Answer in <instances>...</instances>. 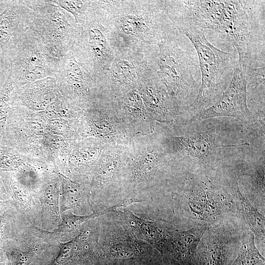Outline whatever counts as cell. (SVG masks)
<instances>
[{
  "instance_id": "cell-6",
  "label": "cell",
  "mask_w": 265,
  "mask_h": 265,
  "mask_svg": "<svg viewBox=\"0 0 265 265\" xmlns=\"http://www.w3.org/2000/svg\"><path fill=\"white\" fill-rule=\"evenodd\" d=\"M60 60L50 53L40 36L30 27L2 60L3 63H10V74L17 88L48 77L55 78Z\"/></svg>"
},
{
  "instance_id": "cell-36",
  "label": "cell",
  "mask_w": 265,
  "mask_h": 265,
  "mask_svg": "<svg viewBox=\"0 0 265 265\" xmlns=\"http://www.w3.org/2000/svg\"></svg>"
},
{
  "instance_id": "cell-33",
  "label": "cell",
  "mask_w": 265,
  "mask_h": 265,
  "mask_svg": "<svg viewBox=\"0 0 265 265\" xmlns=\"http://www.w3.org/2000/svg\"><path fill=\"white\" fill-rule=\"evenodd\" d=\"M3 68L2 55L0 47V74Z\"/></svg>"
},
{
  "instance_id": "cell-26",
  "label": "cell",
  "mask_w": 265,
  "mask_h": 265,
  "mask_svg": "<svg viewBox=\"0 0 265 265\" xmlns=\"http://www.w3.org/2000/svg\"><path fill=\"white\" fill-rule=\"evenodd\" d=\"M63 193L61 209L62 211L77 207L80 203L81 192L79 185L62 176Z\"/></svg>"
},
{
  "instance_id": "cell-28",
  "label": "cell",
  "mask_w": 265,
  "mask_h": 265,
  "mask_svg": "<svg viewBox=\"0 0 265 265\" xmlns=\"http://www.w3.org/2000/svg\"><path fill=\"white\" fill-rule=\"evenodd\" d=\"M127 0H93L95 15L101 21L116 16L124 7Z\"/></svg>"
},
{
  "instance_id": "cell-7",
  "label": "cell",
  "mask_w": 265,
  "mask_h": 265,
  "mask_svg": "<svg viewBox=\"0 0 265 265\" xmlns=\"http://www.w3.org/2000/svg\"><path fill=\"white\" fill-rule=\"evenodd\" d=\"M158 53V50L117 53L98 82L102 97L115 101L135 89L152 72L157 71Z\"/></svg>"
},
{
  "instance_id": "cell-13",
  "label": "cell",
  "mask_w": 265,
  "mask_h": 265,
  "mask_svg": "<svg viewBox=\"0 0 265 265\" xmlns=\"http://www.w3.org/2000/svg\"><path fill=\"white\" fill-rule=\"evenodd\" d=\"M136 88L153 122L171 124L182 113L177 101L162 82L157 71L152 72Z\"/></svg>"
},
{
  "instance_id": "cell-2",
  "label": "cell",
  "mask_w": 265,
  "mask_h": 265,
  "mask_svg": "<svg viewBox=\"0 0 265 265\" xmlns=\"http://www.w3.org/2000/svg\"><path fill=\"white\" fill-rule=\"evenodd\" d=\"M102 22L116 54L157 51L160 42L181 35L162 0H127L116 16Z\"/></svg>"
},
{
  "instance_id": "cell-25",
  "label": "cell",
  "mask_w": 265,
  "mask_h": 265,
  "mask_svg": "<svg viewBox=\"0 0 265 265\" xmlns=\"http://www.w3.org/2000/svg\"><path fill=\"white\" fill-rule=\"evenodd\" d=\"M74 17L75 23L82 28L85 22L95 15L93 0H52Z\"/></svg>"
},
{
  "instance_id": "cell-18",
  "label": "cell",
  "mask_w": 265,
  "mask_h": 265,
  "mask_svg": "<svg viewBox=\"0 0 265 265\" xmlns=\"http://www.w3.org/2000/svg\"><path fill=\"white\" fill-rule=\"evenodd\" d=\"M113 102L119 118L132 137L155 131V122L149 118L136 88Z\"/></svg>"
},
{
  "instance_id": "cell-4",
  "label": "cell",
  "mask_w": 265,
  "mask_h": 265,
  "mask_svg": "<svg viewBox=\"0 0 265 265\" xmlns=\"http://www.w3.org/2000/svg\"><path fill=\"white\" fill-rule=\"evenodd\" d=\"M31 10L29 27L41 37L50 53L59 59L68 54L81 28L74 17L52 0H21Z\"/></svg>"
},
{
  "instance_id": "cell-10",
  "label": "cell",
  "mask_w": 265,
  "mask_h": 265,
  "mask_svg": "<svg viewBox=\"0 0 265 265\" xmlns=\"http://www.w3.org/2000/svg\"><path fill=\"white\" fill-rule=\"evenodd\" d=\"M246 68L245 64L237 62L231 80L219 99L211 106L195 113L189 122L227 116L250 123L252 114L247 103Z\"/></svg>"
},
{
  "instance_id": "cell-19",
  "label": "cell",
  "mask_w": 265,
  "mask_h": 265,
  "mask_svg": "<svg viewBox=\"0 0 265 265\" xmlns=\"http://www.w3.org/2000/svg\"><path fill=\"white\" fill-rule=\"evenodd\" d=\"M128 142L107 144L105 146L95 166V181L100 189L121 185L126 165Z\"/></svg>"
},
{
  "instance_id": "cell-17",
  "label": "cell",
  "mask_w": 265,
  "mask_h": 265,
  "mask_svg": "<svg viewBox=\"0 0 265 265\" xmlns=\"http://www.w3.org/2000/svg\"><path fill=\"white\" fill-rule=\"evenodd\" d=\"M209 226L185 231H169L160 254L166 265H190L201 238Z\"/></svg>"
},
{
  "instance_id": "cell-22",
  "label": "cell",
  "mask_w": 265,
  "mask_h": 265,
  "mask_svg": "<svg viewBox=\"0 0 265 265\" xmlns=\"http://www.w3.org/2000/svg\"><path fill=\"white\" fill-rule=\"evenodd\" d=\"M233 188L237 215L247 230L250 231L257 238L264 241L265 236L264 215L259 212L242 194L238 188L237 180L233 183Z\"/></svg>"
},
{
  "instance_id": "cell-23",
  "label": "cell",
  "mask_w": 265,
  "mask_h": 265,
  "mask_svg": "<svg viewBox=\"0 0 265 265\" xmlns=\"http://www.w3.org/2000/svg\"><path fill=\"white\" fill-rule=\"evenodd\" d=\"M57 87L54 78L39 80L18 88L16 100L28 105L42 106L53 98Z\"/></svg>"
},
{
  "instance_id": "cell-1",
  "label": "cell",
  "mask_w": 265,
  "mask_h": 265,
  "mask_svg": "<svg viewBox=\"0 0 265 265\" xmlns=\"http://www.w3.org/2000/svg\"><path fill=\"white\" fill-rule=\"evenodd\" d=\"M175 26L189 25L225 36L238 54V61L256 65L265 58V1L162 0Z\"/></svg>"
},
{
  "instance_id": "cell-24",
  "label": "cell",
  "mask_w": 265,
  "mask_h": 265,
  "mask_svg": "<svg viewBox=\"0 0 265 265\" xmlns=\"http://www.w3.org/2000/svg\"><path fill=\"white\" fill-rule=\"evenodd\" d=\"M254 238L250 231L244 232L239 251L231 265H265V258L257 248Z\"/></svg>"
},
{
  "instance_id": "cell-11",
  "label": "cell",
  "mask_w": 265,
  "mask_h": 265,
  "mask_svg": "<svg viewBox=\"0 0 265 265\" xmlns=\"http://www.w3.org/2000/svg\"><path fill=\"white\" fill-rule=\"evenodd\" d=\"M55 79L66 98L84 110L103 98L97 82L76 61L71 51L60 59Z\"/></svg>"
},
{
  "instance_id": "cell-30",
  "label": "cell",
  "mask_w": 265,
  "mask_h": 265,
  "mask_svg": "<svg viewBox=\"0 0 265 265\" xmlns=\"http://www.w3.org/2000/svg\"><path fill=\"white\" fill-rule=\"evenodd\" d=\"M124 243V241H116L111 243L108 250L111 257L119 259H129L137 255L139 251L137 250L135 246L130 243Z\"/></svg>"
},
{
  "instance_id": "cell-34",
  "label": "cell",
  "mask_w": 265,
  "mask_h": 265,
  "mask_svg": "<svg viewBox=\"0 0 265 265\" xmlns=\"http://www.w3.org/2000/svg\"><path fill=\"white\" fill-rule=\"evenodd\" d=\"M2 222L0 221V239L1 238V234H2Z\"/></svg>"
},
{
  "instance_id": "cell-29",
  "label": "cell",
  "mask_w": 265,
  "mask_h": 265,
  "mask_svg": "<svg viewBox=\"0 0 265 265\" xmlns=\"http://www.w3.org/2000/svg\"><path fill=\"white\" fill-rule=\"evenodd\" d=\"M251 181V190L262 200L265 199V159H260L254 164L249 174Z\"/></svg>"
},
{
  "instance_id": "cell-32",
  "label": "cell",
  "mask_w": 265,
  "mask_h": 265,
  "mask_svg": "<svg viewBox=\"0 0 265 265\" xmlns=\"http://www.w3.org/2000/svg\"><path fill=\"white\" fill-rule=\"evenodd\" d=\"M45 196L47 204L51 208L52 211L56 212L58 209V204L57 194L54 192L51 191V190L49 189L46 193Z\"/></svg>"
},
{
  "instance_id": "cell-3",
  "label": "cell",
  "mask_w": 265,
  "mask_h": 265,
  "mask_svg": "<svg viewBox=\"0 0 265 265\" xmlns=\"http://www.w3.org/2000/svg\"><path fill=\"white\" fill-rule=\"evenodd\" d=\"M196 49L201 73L197 95L188 110L195 113L213 105L229 85L237 63L235 55L221 51L207 39L204 29L189 25L176 27Z\"/></svg>"
},
{
  "instance_id": "cell-21",
  "label": "cell",
  "mask_w": 265,
  "mask_h": 265,
  "mask_svg": "<svg viewBox=\"0 0 265 265\" xmlns=\"http://www.w3.org/2000/svg\"><path fill=\"white\" fill-rule=\"evenodd\" d=\"M117 213L138 238L147 241L160 253L169 231L157 222L139 218L128 210Z\"/></svg>"
},
{
  "instance_id": "cell-20",
  "label": "cell",
  "mask_w": 265,
  "mask_h": 265,
  "mask_svg": "<svg viewBox=\"0 0 265 265\" xmlns=\"http://www.w3.org/2000/svg\"><path fill=\"white\" fill-rule=\"evenodd\" d=\"M188 210L196 218L212 219L220 215L226 197L212 186L194 184L186 191Z\"/></svg>"
},
{
  "instance_id": "cell-5",
  "label": "cell",
  "mask_w": 265,
  "mask_h": 265,
  "mask_svg": "<svg viewBox=\"0 0 265 265\" xmlns=\"http://www.w3.org/2000/svg\"><path fill=\"white\" fill-rule=\"evenodd\" d=\"M177 40L168 39L158 44L157 73L183 112L195 99L199 86L193 76L197 64L189 52L179 47Z\"/></svg>"
},
{
  "instance_id": "cell-8",
  "label": "cell",
  "mask_w": 265,
  "mask_h": 265,
  "mask_svg": "<svg viewBox=\"0 0 265 265\" xmlns=\"http://www.w3.org/2000/svg\"><path fill=\"white\" fill-rule=\"evenodd\" d=\"M172 163L161 147L155 131L133 136L128 144L121 186L132 191L139 186H149Z\"/></svg>"
},
{
  "instance_id": "cell-27",
  "label": "cell",
  "mask_w": 265,
  "mask_h": 265,
  "mask_svg": "<svg viewBox=\"0 0 265 265\" xmlns=\"http://www.w3.org/2000/svg\"><path fill=\"white\" fill-rule=\"evenodd\" d=\"M114 207H110L100 212H96L88 215H76L69 213L64 215L56 232L59 233H67L78 229L85 221L89 219L95 218L109 212L114 211Z\"/></svg>"
},
{
  "instance_id": "cell-35",
  "label": "cell",
  "mask_w": 265,
  "mask_h": 265,
  "mask_svg": "<svg viewBox=\"0 0 265 265\" xmlns=\"http://www.w3.org/2000/svg\"><path fill=\"white\" fill-rule=\"evenodd\" d=\"M0 265H2V264L1 263H0Z\"/></svg>"
},
{
  "instance_id": "cell-16",
  "label": "cell",
  "mask_w": 265,
  "mask_h": 265,
  "mask_svg": "<svg viewBox=\"0 0 265 265\" xmlns=\"http://www.w3.org/2000/svg\"><path fill=\"white\" fill-rule=\"evenodd\" d=\"M31 13V10L21 0H4V9L0 13V47L2 59L29 27Z\"/></svg>"
},
{
  "instance_id": "cell-9",
  "label": "cell",
  "mask_w": 265,
  "mask_h": 265,
  "mask_svg": "<svg viewBox=\"0 0 265 265\" xmlns=\"http://www.w3.org/2000/svg\"><path fill=\"white\" fill-rule=\"evenodd\" d=\"M71 52L76 61L98 84L117 54L106 28L95 15L83 25Z\"/></svg>"
},
{
  "instance_id": "cell-14",
  "label": "cell",
  "mask_w": 265,
  "mask_h": 265,
  "mask_svg": "<svg viewBox=\"0 0 265 265\" xmlns=\"http://www.w3.org/2000/svg\"><path fill=\"white\" fill-rule=\"evenodd\" d=\"M89 132L104 143L124 144L132 137L119 118L113 101L101 98L84 110Z\"/></svg>"
},
{
  "instance_id": "cell-15",
  "label": "cell",
  "mask_w": 265,
  "mask_h": 265,
  "mask_svg": "<svg viewBox=\"0 0 265 265\" xmlns=\"http://www.w3.org/2000/svg\"><path fill=\"white\" fill-rule=\"evenodd\" d=\"M227 228L209 227L201 238L190 265H227L236 243Z\"/></svg>"
},
{
  "instance_id": "cell-31",
  "label": "cell",
  "mask_w": 265,
  "mask_h": 265,
  "mask_svg": "<svg viewBox=\"0 0 265 265\" xmlns=\"http://www.w3.org/2000/svg\"><path fill=\"white\" fill-rule=\"evenodd\" d=\"M78 237L66 243H61L59 245V252L56 258L58 264H63L71 259L75 253L77 249Z\"/></svg>"
},
{
  "instance_id": "cell-12",
  "label": "cell",
  "mask_w": 265,
  "mask_h": 265,
  "mask_svg": "<svg viewBox=\"0 0 265 265\" xmlns=\"http://www.w3.org/2000/svg\"><path fill=\"white\" fill-rule=\"evenodd\" d=\"M155 132L162 149L172 162L175 160L189 159L203 160L210 156L217 147L248 145L247 143L238 145H221L216 143L218 128L184 135H177L156 128Z\"/></svg>"
}]
</instances>
